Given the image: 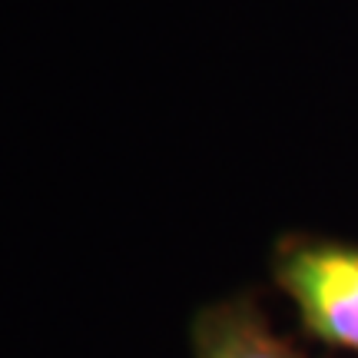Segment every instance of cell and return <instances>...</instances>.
<instances>
[{
    "label": "cell",
    "mask_w": 358,
    "mask_h": 358,
    "mask_svg": "<svg viewBox=\"0 0 358 358\" xmlns=\"http://www.w3.org/2000/svg\"><path fill=\"white\" fill-rule=\"evenodd\" d=\"M272 275L308 335L358 355V245L292 236L275 249Z\"/></svg>",
    "instance_id": "1"
},
{
    "label": "cell",
    "mask_w": 358,
    "mask_h": 358,
    "mask_svg": "<svg viewBox=\"0 0 358 358\" xmlns=\"http://www.w3.org/2000/svg\"><path fill=\"white\" fill-rule=\"evenodd\" d=\"M192 358H306L282 338L252 299H226L192 319Z\"/></svg>",
    "instance_id": "2"
}]
</instances>
